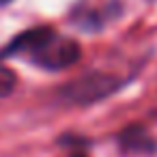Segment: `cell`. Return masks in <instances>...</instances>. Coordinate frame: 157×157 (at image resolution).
I'll return each mask as SVG.
<instances>
[{"mask_svg": "<svg viewBox=\"0 0 157 157\" xmlns=\"http://www.w3.org/2000/svg\"><path fill=\"white\" fill-rule=\"evenodd\" d=\"M28 54L37 65L45 69H65L80 60V45L71 39L58 37L52 28H33L22 33L7 50L5 56Z\"/></svg>", "mask_w": 157, "mask_h": 157, "instance_id": "6da1fadb", "label": "cell"}, {"mask_svg": "<svg viewBox=\"0 0 157 157\" xmlns=\"http://www.w3.org/2000/svg\"><path fill=\"white\" fill-rule=\"evenodd\" d=\"M118 80L112 75H103V73H93V75H84L75 82H69L63 88V99L69 103H95L103 97H108L110 93H114L118 88Z\"/></svg>", "mask_w": 157, "mask_h": 157, "instance_id": "7a4b0ae2", "label": "cell"}, {"mask_svg": "<svg viewBox=\"0 0 157 157\" xmlns=\"http://www.w3.org/2000/svg\"><path fill=\"white\" fill-rule=\"evenodd\" d=\"M15 73L9 69V67H5V65H0V97H7V95H11L13 93V88H15Z\"/></svg>", "mask_w": 157, "mask_h": 157, "instance_id": "3957f363", "label": "cell"}, {"mask_svg": "<svg viewBox=\"0 0 157 157\" xmlns=\"http://www.w3.org/2000/svg\"><path fill=\"white\" fill-rule=\"evenodd\" d=\"M11 2V0H0V5H9Z\"/></svg>", "mask_w": 157, "mask_h": 157, "instance_id": "277c9868", "label": "cell"}, {"mask_svg": "<svg viewBox=\"0 0 157 157\" xmlns=\"http://www.w3.org/2000/svg\"><path fill=\"white\" fill-rule=\"evenodd\" d=\"M73 157H84V155H82V153H78V155H73Z\"/></svg>", "mask_w": 157, "mask_h": 157, "instance_id": "5b68a950", "label": "cell"}]
</instances>
